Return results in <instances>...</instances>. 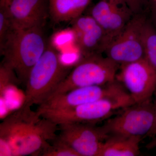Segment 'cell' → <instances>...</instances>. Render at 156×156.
Here are the masks:
<instances>
[{
	"label": "cell",
	"instance_id": "6da1fadb",
	"mask_svg": "<svg viewBox=\"0 0 156 156\" xmlns=\"http://www.w3.org/2000/svg\"><path fill=\"white\" fill-rule=\"evenodd\" d=\"M57 131L56 123L21 105L0 124V156H39Z\"/></svg>",
	"mask_w": 156,
	"mask_h": 156
},
{
	"label": "cell",
	"instance_id": "7a4b0ae2",
	"mask_svg": "<svg viewBox=\"0 0 156 156\" xmlns=\"http://www.w3.org/2000/svg\"><path fill=\"white\" fill-rule=\"evenodd\" d=\"M44 27L14 28L0 48L2 62L14 70L20 83L26 85L32 69L47 48Z\"/></svg>",
	"mask_w": 156,
	"mask_h": 156
},
{
	"label": "cell",
	"instance_id": "3957f363",
	"mask_svg": "<svg viewBox=\"0 0 156 156\" xmlns=\"http://www.w3.org/2000/svg\"><path fill=\"white\" fill-rule=\"evenodd\" d=\"M72 68L63 63L55 47L48 43L44 52L29 75L21 105L31 107L44 103Z\"/></svg>",
	"mask_w": 156,
	"mask_h": 156
},
{
	"label": "cell",
	"instance_id": "277c9868",
	"mask_svg": "<svg viewBox=\"0 0 156 156\" xmlns=\"http://www.w3.org/2000/svg\"><path fill=\"white\" fill-rule=\"evenodd\" d=\"M119 68V65L102 54L82 58L47 99L76 88L114 82Z\"/></svg>",
	"mask_w": 156,
	"mask_h": 156
},
{
	"label": "cell",
	"instance_id": "5b68a950",
	"mask_svg": "<svg viewBox=\"0 0 156 156\" xmlns=\"http://www.w3.org/2000/svg\"><path fill=\"white\" fill-rule=\"evenodd\" d=\"M134 103L128 92L81 105L62 111H37L41 116L56 125L70 123L95 124L107 120L122 109Z\"/></svg>",
	"mask_w": 156,
	"mask_h": 156
},
{
	"label": "cell",
	"instance_id": "8992f818",
	"mask_svg": "<svg viewBox=\"0 0 156 156\" xmlns=\"http://www.w3.org/2000/svg\"><path fill=\"white\" fill-rule=\"evenodd\" d=\"M155 110L151 98L124 108L102 126L108 135L147 136L153 126Z\"/></svg>",
	"mask_w": 156,
	"mask_h": 156
},
{
	"label": "cell",
	"instance_id": "52a82bcc",
	"mask_svg": "<svg viewBox=\"0 0 156 156\" xmlns=\"http://www.w3.org/2000/svg\"><path fill=\"white\" fill-rule=\"evenodd\" d=\"M142 14H134L105 52L120 66L144 59L143 34L147 20Z\"/></svg>",
	"mask_w": 156,
	"mask_h": 156
},
{
	"label": "cell",
	"instance_id": "ba28073f",
	"mask_svg": "<svg viewBox=\"0 0 156 156\" xmlns=\"http://www.w3.org/2000/svg\"><path fill=\"white\" fill-rule=\"evenodd\" d=\"M122 85L115 80L104 85L76 88L48 98L37 110L62 111L108 98L127 93Z\"/></svg>",
	"mask_w": 156,
	"mask_h": 156
},
{
	"label": "cell",
	"instance_id": "9c48e42d",
	"mask_svg": "<svg viewBox=\"0 0 156 156\" xmlns=\"http://www.w3.org/2000/svg\"><path fill=\"white\" fill-rule=\"evenodd\" d=\"M116 80L134 103L150 99L156 93V73L144 59L120 66Z\"/></svg>",
	"mask_w": 156,
	"mask_h": 156
},
{
	"label": "cell",
	"instance_id": "30bf717a",
	"mask_svg": "<svg viewBox=\"0 0 156 156\" xmlns=\"http://www.w3.org/2000/svg\"><path fill=\"white\" fill-rule=\"evenodd\" d=\"M58 126L59 138L80 156H99L102 144L108 136L103 126L95 124L70 123Z\"/></svg>",
	"mask_w": 156,
	"mask_h": 156
},
{
	"label": "cell",
	"instance_id": "8fae6325",
	"mask_svg": "<svg viewBox=\"0 0 156 156\" xmlns=\"http://www.w3.org/2000/svg\"><path fill=\"white\" fill-rule=\"evenodd\" d=\"M11 14L14 28L44 26L49 16V0H2Z\"/></svg>",
	"mask_w": 156,
	"mask_h": 156
},
{
	"label": "cell",
	"instance_id": "7c38bea8",
	"mask_svg": "<svg viewBox=\"0 0 156 156\" xmlns=\"http://www.w3.org/2000/svg\"><path fill=\"white\" fill-rule=\"evenodd\" d=\"M74 39L82 58L102 54L109 45L105 31L98 23Z\"/></svg>",
	"mask_w": 156,
	"mask_h": 156
},
{
	"label": "cell",
	"instance_id": "4fadbf2b",
	"mask_svg": "<svg viewBox=\"0 0 156 156\" xmlns=\"http://www.w3.org/2000/svg\"><path fill=\"white\" fill-rule=\"evenodd\" d=\"M142 136L109 135L105 140L99 156H136L140 154Z\"/></svg>",
	"mask_w": 156,
	"mask_h": 156
},
{
	"label": "cell",
	"instance_id": "5bb4252c",
	"mask_svg": "<svg viewBox=\"0 0 156 156\" xmlns=\"http://www.w3.org/2000/svg\"><path fill=\"white\" fill-rule=\"evenodd\" d=\"M92 0H49V16L56 23L73 21L82 15Z\"/></svg>",
	"mask_w": 156,
	"mask_h": 156
},
{
	"label": "cell",
	"instance_id": "9a60e30c",
	"mask_svg": "<svg viewBox=\"0 0 156 156\" xmlns=\"http://www.w3.org/2000/svg\"><path fill=\"white\" fill-rule=\"evenodd\" d=\"M144 59L156 73V28L147 20L143 34Z\"/></svg>",
	"mask_w": 156,
	"mask_h": 156
},
{
	"label": "cell",
	"instance_id": "2e32d148",
	"mask_svg": "<svg viewBox=\"0 0 156 156\" xmlns=\"http://www.w3.org/2000/svg\"><path fill=\"white\" fill-rule=\"evenodd\" d=\"M39 156H80L69 144L59 138L58 135L42 151Z\"/></svg>",
	"mask_w": 156,
	"mask_h": 156
},
{
	"label": "cell",
	"instance_id": "e0dca14e",
	"mask_svg": "<svg viewBox=\"0 0 156 156\" xmlns=\"http://www.w3.org/2000/svg\"><path fill=\"white\" fill-rule=\"evenodd\" d=\"M14 29L11 14L2 0H0V48Z\"/></svg>",
	"mask_w": 156,
	"mask_h": 156
},
{
	"label": "cell",
	"instance_id": "ac0fdd59",
	"mask_svg": "<svg viewBox=\"0 0 156 156\" xmlns=\"http://www.w3.org/2000/svg\"><path fill=\"white\" fill-rule=\"evenodd\" d=\"M20 82L15 72L11 68L2 62L0 65V95L1 98L9 88Z\"/></svg>",
	"mask_w": 156,
	"mask_h": 156
},
{
	"label": "cell",
	"instance_id": "d6986e66",
	"mask_svg": "<svg viewBox=\"0 0 156 156\" xmlns=\"http://www.w3.org/2000/svg\"><path fill=\"white\" fill-rule=\"evenodd\" d=\"M134 14H142L143 11L150 6V0H126Z\"/></svg>",
	"mask_w": 156,
	"mask_h": 156
},
{
	"label": "cell",
	"instance_id": "ffe728a7",
	"mask_svg": "<svg viewBox=\"0 0 156 156\" xmlns=\"http://www.w3.org/2000/svg\"><path fill=\"white\" fill-rule=\"evenodd\" d=\"M150 6L152 13L153 24L156 28V0H150Z\"/></svg>",
	"mask_w": 156,
	"mask_h": 156
},
{
	"label": "cell",
	"instance_id": "44dd1931",
	"mask_svg": "<svg viewBox=\"0 0 156 156\" xmlns=\"http://www.w3.org/2000/svg\"><path fill=\"white\" fill-rule=\"evenodd\" d=\"M154 105L155 110L154 121L152 128L151 129L149 133L147 135V136L151 137H154L156 136V100L154 101Z\"/></svg>",
	"mask_w": 156,
	"mask_h": 156
}]
</instances>
